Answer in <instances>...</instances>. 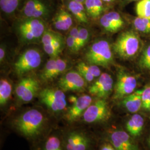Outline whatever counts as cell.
Here are the masks:
<instances>
[{
	"label": "cell",
	"mask_w": 150,
	"mask_h": 150,
	"mask_svg": "<svg viewBox=\"0 0 150 150\" xmlns=\"http://www.w3.org/2000/svg\"><path fill=\"white\" fill-rule=\"evenodd\" d=\"M54 118L36 108L25 110L9 119L8 125L32 145L45 138L54 129Z\"/></svg>",
	"instance_id": "6da1fadb"
},
{
	"label": "cell",
	"mask_w": 150,
	"mask_h": 150,
	"mask_svg": "<svg viewBox=\"0 0 150 150\" xmlns=\"http://www.w3.org/2000/svg\"><path fill=\"white\" fill-rule=\"evenodd\" d=\"M65 150H92L94 139L91 133L82 126L69 125L62 129Z\"/></svg>",
	"instance_id": "7a4b0ae2"
},
{
	"label": "cell",
	"mask_w": 150,
	"mask_h": 150,
	"mask_svg": "<svg viewBox=\"0 0 150 150\" xmlns=\"http://www.w3.org/2000/svg\"><path fill=\"white\" fill-rule=\"evenodd\" d=\"M38 97L51 116L56 120L62 118L67 108L64 91L59 87H46L40 91Z\"/></svg>",
	"instance_id": "3957f363"
},
{
	"label": "cell",
	"mask_w": 150,
	"mask_h": 150,
	"mask_svg": "<svg viewBox=\"0 0 150 150\" xmlns=\"http://www.w3.org/2000/svg\"><path fill=\"white\" fill-rule=\"evenodd\" d=\"M85 59L89 64L109 67L113 62L110 44L106 40H100L95 42L87 50Z\"/></svg>",
	"instance_id": "277c9868"
},
{
	"label": "cell",
	"mask_w": 150,
	"mask_h": 150,
	"mask_svg": "<svg viewBox=\"0 0 150 150\" xmlns=\"http://www.w3.org/2000/svg\"><path fill=\"white\" fill-rule=\"evenodd\" d=\"M139 36L133 31H127L121 33L114 43L115 52L123 59H129L138 54L140 48Z\"/></svg>",
	"instance_id": "5b68a950"
},
{
	"label": "cell",
	"mask_w": 150,
	"mask_h": 150,
	"mask_svg": "<svg viewBox=\"0 0 150 150\" xmlns=\"http://www.w3.org/2000/svg\"><path fill=\"white\" fill-rule=\"evenodd\" d=\"M111 116V110L105 99L98 98L87 108L79 122L86 125H95L107 121Z\"/></svg>",
	"instance_id": "8992f818"
},
{
	"label": "cell",
	"mask_w": 150,
	"mask_h": 150,
	"mask_svg": "<svg viewBox=\"0 0 150 150\" xmlns=\"http://www.w3.org/2000/svg\"><path fill=\"white\" fill-rule=\"evenodd\" d=\"M71 105L67 107L61 120L69 125L79 122L87 108L93 102L92 97L89 95H83L80 97L72 96L69 98Z\"/></svg>",
	"instance_id": "52a82bcc"
},
{
	"label": "cell",
	"mask_w": 150,
	"mask_h": 150,
	"mask_svg": "<svg viewBox=\"0 0 150 150\" xmlns=\"http://www.w3.org/2000/svg\"><path fill=\"white\" fill-rule=\"evenodd\" d=\"M40 91L38 81L34 77H27L22 79L17 84L15 92L18 102L26 103L38 96Z\"/></svg>",
	"instance_id": "ba28073f"
},
{
	"label": "cell",
	"mask_w": 150,
	"mask_h": 150,
	"mask_svg": "<svg viewBox=\"0 0 150 150\" xmlns=\"http://www.w3.org/2000/svg\"><path fill=\"white\" fill-rule=\"evenodd\" d=\"M45 31V23L40 18H29L22 22L18 27L20 37L26 42L39 40Z\"/></svg>",
	"instance_id": "9c48e42d"
},
{
	"label": "cell",
	"mask_w": 150,
	"mask_h": 150,
	"mask_svg": "<svg viewBox=\"0 0 150 150\" xmlns=\"http://www.w3.org/2000/svg\"><path fill=\"white\" fill-rule=\"evenodd\" d=\"M41 62V54L35 48L28 49L20 55L14 64L15 71L18 76L34 70L39 67Z\"/></svg>",
	"instance_id": "30bf717a"
},
{
	"label": "cell",
	"mask_w": 150,
	"mask_h": 150,
	"mask_svg": "<svg viewBox=\"0 0 150 150\" xmlns=\"http://www.w3.org/2000/svg\"><path fill=\"white\" fill-rule=\"evenodd\" d=\"M137 81L134 76L123 70H120L117 74V80L114 86L115 99H122L132 93L137 87Z\"/></svg>",
	"instance_id": "8fae6325"
},
{
	"label": "cell",
	"mask_w": 150,
	"mask_h": 150,
	"mask_svg": "<svg viewBox=\"0 0 150 150\" xmlns=\"http://www.w3.org/2000/svg\"><path fill=\"white\" fill-rule=\"evenodd\" d=\"M85 79L77 71H71L62 76L58 81V86L65 92H81L86 87Z\"/></svg>",
	"instance_id": "7c38bea8"
},
{
	"label": "cell",
	"mask_w": 150,
	"mask_h": 150,
	"mask_svg": "<svg viewBox=\"0 0 150 150\" xmlns=\"http://www.w3.org/2000/svg\"><path fill=\"white\" fill-rule=\"evenodd\" d=\"M113 80L107 73H103L88 87L89 93L97 98L105 99L112 92Z\"/></svg>",
	"instance_id": "4fadbf2b"
},
{
	"label": "cell",
	"mask_w": 150,
	"mask_h": 150,
	"mask_svg": "<svg viewBox=\"0 0 150 150\" xmlns=\"http://www.w3.org/2000/svg\"><path fill=\"white\" fill-rule=\"evenodd\" d=\"M127 131L121 129L112 130L107 134V141L117 150H139Z\"/></svg>",
	"instance_id": "5bb4252c"
},
{
	"label": "cell",
	"mask_w": 150,
	"mask_h": 150,
	"mask_svg": "<svg viewBox=\"0 0 150 150\" xmlns=\"http://www.w3.org/2000/svg\"><path fill=\"white\" fill-rule=\"evenodd\" d=\"M32 150H65L62 129H54L45 138L32 145Z\"/></svg>",
	"instance_id": "9a60e30c"
},
{
	"label": "cell",
	"mask_w": 150,
	"mask_h": 150,
	"mask_svg": "<svg viewBox=\"0 0 150 150\" xmlns=\"http://www.w3.org/2000/svg\"><path fill=\"white\" fill-rule=\"evenodd\" d=\"M67 66V64L65 59L57 57L51 58L45 65L41 78L45 82L52 80L64 72Z\"/></svg>",
	"instance_id": "2e32d148"
},
{
	"label": "cell",
	"mask_w": 150,
	"mask_h": 150,
	"mask_svg": "<svg viewBox=\"0 0 150 150\" xmlns=\"http://www.w3.org/2000/svg\"><path fill=\"white\" fill-rule=\"evenodd\" d=\"M100 23L103 29L107 32H118L125 25L123 18L116 12H110L101 17Z\"/></svg>",
	"instance_id": "e0dca14e"
},
{
	"label": "cell",
	"mask_w": 150,
	"mask_h": 150,
	"mask_svg": "<svg viewBox=\"0 0 150 150\" xmlns=\"http://www.w3.org/2000/svg\"><path fill=\"white\" fill-rule=\"evenodd\" d=\"M46 6L40 0H27L23 8V14L28 18H40L48 13Z\"/></svg>",
	"instance_id": "ac0fdd59"
},
{
	"label": "cell",
	"mask_w": 150,
	"mask_h": 150,
	"mask_svg": "<svg viewBox=\"0 0 150 150\" xmlns=\"http://www.w3.org/2000/svg\"><path fill=\"white\" fill-rule=\"evenodd\" d=\"M142 90L134 91L122 99V106L129 112L135 113L142 107Z\"/></svg>",
	"instance_id": "d6986e66"
},
{
	"label": "cell",
	"mask_w": 150,
	"mask_h": 150,
	"mask_svg": "<svg viewBox=\"0 0 150 150\" xmlns=\"http://www.w3.org/2000/svg\"><path fill=\"white\" fill-rule=\"evenodd\" d=\"M144 118L138 113H134L125 125L126 131L132 137H137L141 133L144 126Z\"/></svg>",
	"instance_id": "ffe728a7"
},
{
	"label": "cell",
	"mask_w": 150,
	"mask_h": 150,
	"mask_svg": "<svg viewBox=\"0 0 150 150\" xmlns=\"http://www.w3.org/2000/svg\"><path fill=\"white\" fill-rule=\"evenodd\" d=\"M53 24L54 27L58 30L67 31L73 24L71 15L68 12L61 10L54 17Z\"/></svg>",
	"instance_id": "44dd1931"
},
{
	"label": "cell",
	"mask_w": 150,
	"mask_h": 150,
	"mask_svg": "<svg viewBox=\"0 0 150 150\" xmlns=\"http://www.w3.org/2000/svg\"><path fill=\"white\" fill-rule=\"evenodd\" d=\"M68 8L79 21L85 23L88 22L87 12L83 4L72 0L69 3Z\"/></svg>",
	"instance_id": "7402d4cb"
},
{
	"label": "cell",
	"mask_w": 150,
	"mask_h": 150,
	"mask_svg": "<svg viewBox=\"0 0 150 150\" xmlns=\"http://www.w3.org/2000/svg\"><path fill=\"white\" fill-rule=\"evenodd\" d=\"M12 92V86L10 82L6 79L0 81V106L5 107L9 102Z\"/></svg>",
	"instance_id": "603a6c76"
},
{
	"label": "cell",
	"mask_w": 150,
	"mask_h": 150,
	"mask_svg": "<svg viewBox=\"0 0 150 150\" xmlns=\"http://www.w3.org/2000/svg\"><path fill=\"white\" fill-rule=\"evenodd\" d=\"M102 0H85V5L87 14L92 18L100 17L103 11Z\"/></svg>",
	"instance_id": "cb8c5ba5"
},
{
	"label": "cell",
	"mask_w": 150,
	"mask_h": 150,
	"mask_svg": "<svg viewBox=\"0 0 150 150\" xmlns=\"http://www.w3.org/2000/svg\"><path fill=\"white\" fill-rule=\"evenodd\" d=\"M45 51L51 58H56L61 52L64 47V41L60 35H57L54 42L51 45L43 46Z\"/></svg>",
	"instance_id": "d4e9b609"
},
{
	"label": "cell",
	"mask_w": 150,
	"mask_h": 150,
	"mask_svg": "<svg viewBox=\"0 0 150 150\" xmlns=\"http://www.w3.org/2000/svg\"><path fill=\"white\" fill-rule=\"evenodd\" d=\"M136 9L139 17L150 19V0H140Z\"/></svg>",
	"instance_id": "484cf974"
},
{
	"label": "cell",
	"mask_w": 150,
	"mask_h": 150,
	"mask_svg": "<svg viewBox=\"0 0 150 150\" xmlns=\"http://www.w3.org/2000/svg\"><path fill=\"white\" fill-rule=\"evenodd\" d=\"M134 28L140 32L150 33V19L137 17L134 18Z\"/></svg>",
	"instance_id": "4316f807"
},
{
	"label": "cell",
	"mask_w": 150,
	"mask_h": 150,
	"mask_svg": "<svg viewBox=\"0 0 150 150\" xmlns=\"http://www.w3.org/2000/svg\"><path fill=\"white\" fill-rule=\"evenodd\" d=\"M20 0H0L1 10L6 13H12L18 7Z\"/></svg>",
	"instance_id": "83f0119b"
},
{
	"label": "cell",
	"mask_w": 150,
	"mask_h": 150,
	"mask_svg": "<svg viewBox=\"0 0 150 150\" xmlns=\"http://www.w3.org/2000/svg\"><path fill=\"white\" fill-rule=\"evenodd\" d=\"M76 67H80L87 71L89 74L93 76L95 78H98L101 75V72L98 66L93 64H87L85 62H80L78 64Z\"/></svg>",
	"instance_id": "f1b7e54d"
},
{
	"label": "cell",
	"mask_w": 150,
	"mask_h": 150,
	"mask_svg": "<svg viewBox=\"0 0 150 150\" xmlns=\"http://www.w3.org/2000/svg\"><path fill=\"white\" fill-rule=\"evenodd\" d=\"M139 64L144 70L150 71V45L145 48L142 54Z\"/></svg>",
	"instance_id": "f546056e"
},
{
	"label": "cell",
	"mask_w": 150,
	"mask_h": 150,
	"mask_svg": "<svg viewBox=\"0 0 150 150\" xmlns=\"http://www.w3.org/2000/svg\"><path fill=\"white\" fill-rule=\"evenodd\" d=\"M142 107L146 111H150V85L142 89Z\"/></svg>",
	"instance_id": "4dcf8cb0"
},
{
	"label": "cell",
	"mask_w": 150,
	"mask_h": 150,
	"mask_svg": "<svg viewBox=\"0 0 150 150\" xmlns=\"http://www.w3.org/2000/svg\"><path fill=\"white\" fill-rule=\"evenodd\" d=\"M79 48L83 47L86 43L88 42L90 38V33L88 30L84 27L79 28Z\"/></svg>",
	"instance_id": "1f68e13d"
},
{
	"label": "cell",
	"mask_w": 150,
	"mask_h": 150,
	"mask_svg": "<svg viewBox=\"0 0 150 150\" xmlns=\"http://www.w3.org/2000/svg\"><path fill=\"white\" fill-rule=\"evenodd\" d=\"M57 34L52 32L51 31L46 30L44 32L42 37L41 38V41L43 46L51 45L54 42V41L57 36Z\"/></svg>",
	"instance_id": "d6a6232c"
},
{
	"label": "cell",
	"mask_w": 150,
	"mask_h": 150,
	"mask_svg": "<svg viewBox=\"0 0 150 150\" xmlns=\"http://www.w3.org/2000/svg\"><path fill=\"white\" fill-rule=\"evenodd\" d=\"M66 44L67 47L72 52H77L79 51L75 40L72 36H71L70 35L68 36L66 39Z\"/></svg>",
	"instance_id": "836d02e7"
},
{
	"label": "cell",
	"mask_w": 150,
	"mask_h": 150,
	"mask_svg": "<svg viewBox=\"0 0 150 150\" xmlns=\"http://www.w3.org/2000/svg\"><path fill=\"white\" fill-rule=\"evenodd\" d=\"M76 69L87 82H91L95 79L93 76L89 74L85 70H84L81 68L76 67Z\"/></svg>",
	"instance_id": "e575fe53"
},
{
	"label": "cell",
	"mask_w": 150,
	"mask_h": 150,
	"mask_svg": "<svg viewBox=\"0 0 150 150\" xmlns=\"http://www.w3.org/2000/svg\"><path fill=\"white\" fill-rule=\"evenodd\" d=\"M79 27H74L70 31V35L74 38V39L75 40L78 49L80 51V50L79 48Z\"/></svg>",
	"instance_id": "d590c367"
},
{
	"label": "cell",
	"mask_w": 150,
	"mask_h": 150,
	"mask_svg": "<svg viewBox=\"0 0 150 150\" xmlns=\"http://www.w3.org/2000/svg\"><path fill=\"white\" fill-rule=\"evenodd\" d=\"M100 150H117L115 149L112 145H111L109 142H106L100 146Z\"/></svg>",
	"instance_id": "8d00e7d4"
},
{
	"label": "cell",
	"mask_w": 150,
	"mask_h": 150,
	"mask_svg": "<svg viewBox=\"0 0 150 150\" xmlns=\"http://www.w3.org/2000/svg\"><path fill=\"white\" fill-rule=\"evenodd\" d=\"M5 56V49L3 47H1L0 48V61L1 62L4 60Z\"/></svg>",
	"instance_id": "74e56055"
},
{
	"label": "cell",
	"mask_w": 150,
	"mask_h": 150,
	"mask_svg": "<svg viewBox=\"0 0 150 150\" xmlns=\"http://www.w3.org/2000/svg\"><path fill=\"white\" fill-rule=\"evenodd\" d=\"M103 2H107V3H112L115 0H102Z\"/></svg>",
	"instance_id": "f35d334b"
},
{
	"label": "cell",
	"mask_w": 150,
	"mask_h": 150,
	"mask_svg": "<svg viewBox=\"0 0 150 150\" xmlns=\"http://www.w3.org/2000/svg\"><path fill=\"white\" fill-rule=\"evenodd\" d=\"M79 2H80L82 4H85V0H75Z\"/></svg>",
	"instance_id": "ab89813d"
},
{
	"label": "cell",
	"mask_w": 150,
	"mask_h": 150,
	"mask_svg": "<svg viewBox=\"0 0 150 150\" xmlns=\"http://www.w3.org/2000/svg\"><path fill=\"white\" fill-rule=\"evenodd\" d=\"M149 145H150V138H149Z\"/></svg>",
	"instance_id": "60d3db41"
},
{
	"label": "cell",
	"mask_w": 150,
	"mask_h": 150,
	"mask_svg": "<svg viewBox=\"0 0 150 150\" xmlns=\"http://www.w3.org/2000/svg\"><path fill=\"white\" fill-rule=\"evenodd\" d=\"M129 1H139V0H129ZM140 1V0H139Z\"/></svg>",
	"instance_id": "b9f144b4"
}]
</instances>
